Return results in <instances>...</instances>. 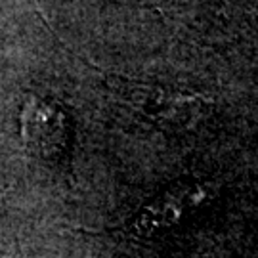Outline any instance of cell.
Segmentation results:
<instances>
[{
    "label": "cell",
    "mask_w": 258,
    "mask_h": 258,
    "mask_svg": "<svg viewBox=\"0 0 258 258\" xmlns=\"http://www.w3.org/2000/svg\"><path fill=\"white\" fill-rule=\"evenodd\" d=\"M214 194L216 189L205 182H184L174 185L140 209L132 222V230L142 237H151L155 233L170 230L194 216L211 201Z\"/></svg>",
    "instance_id": "6da1fadb"
}]
</instances>
